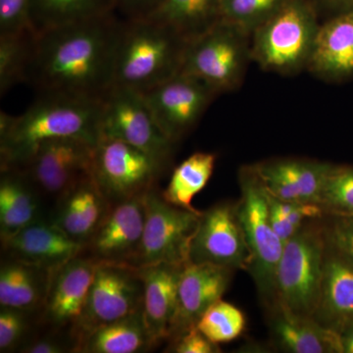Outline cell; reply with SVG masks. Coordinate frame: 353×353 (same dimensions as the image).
<instances>
[{"instance_id":"6da1fadb","label":"cell","mask_w":353,"mask_h":353,"mask_svg":"<svg viewBox=\"0 0 353 353\" xmlns=\"http://www.w3.org/2000/svg\"><path fill=\"white\" fill-rule=\"evenodd\" d=\"M122 22L112 13L34 34L25 83L38 94L103 99L113 85Z\"/></svg>"},{"instance_id":"7a4b0ae2","label":"cell","mask_w":353,"mask_h":353,"mask_svg":"<svg viewBox=\"0 0 353 353\" xmlns=\"http://www.w3.org/2000/svg\"><path fill=\"white\" fill-rule=\"evenodd\" d=\"M102 99L63 94H38L19 116L0 113V167L17 169L50 139L101 138Z\"/></svg>"},{"instance_id":"3957f363","label":"cell","mask_w":353,"mask_h":353,"mask_svg":"<svg viewBox=\"0 0 353 353\" xmlns=\"http://www.w3.org/2000/svg\"><path fill=\"white\" fill-rule=\"evenodd\" d=\"M189 41L148 19H124L114 62L112 87L143 92L180 73Z\"/></svg>"},{"instance_id":"277c9868","label":"cell","mask_w":353,"mask_h":353,"mask_svg":"<svg viewBox=\"0 0 353 353\" xmlns=\"http://www.w3.org/2000/svg\"><path fill=\"white\" fill-rule=\"evenodd\" d=\"M236 209L250 254L248 273L268 307L276 301V275L285 243L272 226L268 192L252 166L241 168Z\"/></svg>"},{"instance_id":"5b68a950","label":"cell","mask_w":353,"mask_h":353,"mask_svg":"<svg viewBox=\"0 0 353 353\" xmlns=\"http://www.w3.org/2000/svg\"><path fill=\"white\" fill-rule=\"evenodd\" d=\"M319 220L309 221L285 243L276 275L275 303L309 317L319 303L327 248Z\"/></svg>"},{"instance_id":"8992f818","label":"cell","mask_w":353,"mask_h":353,"mask_svg":"<svg viewBox=\"0 0 353 353\" xmlns=\"http://www.w3.org/2000/svg\"><path fill=\"white\" fill-rule=\"evenodd\" d=\"M320 26L305 0H290L254 31L252 57L269 71L290 72L308 63Z\"/></svg>"},{"instance_id":"52a82bcc","label":"cell","mask_w":353,"mask_h":353,"mask_svg":"<svg viewBox=\"0 0 353 353\" xmlns=\"http://www.w3.org/2000/svg\"><path fill=\"white\" fill-rule=\"evenodd\" d=\"M145 203V229L132 265L188 263L201 211L194 212L169 203L157 187L146 192Z\"/></svg>"},{"instance_id":"ba28073f","label":"cell","mask_w":353,"mask_h":353,"mask_svg":"<svg viewBox=\"0 0 353 353\" xmlns=\"http://www.w3.org/2000/svg\"><path fill=\"white\" fill-rule=\"evenodd\" d=\"M143 281L139 267L97 262L82 317L73 332L76 343L102 325L143 310Z\"/></svg>"},{"instance_id":"9c48e42d","label":"cell","mask_w":353,"mask_h":353,"mask_svg":"<svg viewBox=\"0 0 353 353\" xmlns=\"http://www.w3.org/2000/svg\"><path fill=\"white\" fill-rule=\"evenodd\" d=\"M166 167L125 141L101 136L95 145L92 176L111 204L143 196Z\"/></svg>"},{"instance_id":"30bf717a","label":"cell","mask_w":353,"mask_h":353,"mask_svg":"<svg viewBox=\"0 0 353 353\" xmlns=\"http://www.w3.org/2000/svg\"><path fill=\"white\" fill-rule=\"evenodd\" d=\"M101 136L125 141L166 168L175 145L160 130L143 95L121 87L111 88L102 99Z\"/></svg>"},{"instance_id":"8fae6325","label":"cell","mask_w":353,"mask_h":353,"mask_svg":"<svg viewBox=\"0 0 353 353\" xmlns=\"http://www.w3.org/2000/svg\"><path fill=\"white\" fill-rule=\"evenodd\" d=\"M97 143L88 139H50L36 148L17 170L22 171L44 199L57 201L92 175Z\"/></svg>"},{"instance_id":"7c38bea8","label":"cell","mask_w":353,"mask_h":353,"mask_svg":"<svg viewBox=\"0 0 353 353\" xmlns=\"http://www.w3.org/2000/svg\"><path fill=\"white\" fill-rule=\"evenodd\" d=\"M241 32L219 21L201 36L190 39L180 73L196 77L216 92L239 82L243 64Z\"/></svg>"},{"instance_id":"4fadbf2b","label":"cell","mask_w":353,"mask_h":353,"mask_svg":"<svg viewBox=\"0 0 353 353\" xmlns=\"http://www.w3.org/2000/svg\"><path fill=\"white\" fill-rule=\"evenodd\" d=\"M215 94L203 81L179 73L141 94L160 130L176 143L201 119Z\"/></svg>"},{"instance_id":"5bb4252c","label":"cell","mask_w":353,"mask_h":353,"mask_svg":"<svg viewBox=\"0 0 353 353\" xmlns=\"http://www.w3.org/2000/svg\"><path fill=\"white\" fill-rule=\"evenodd\" d=\"M189 262L248 271L250 254L236 204L218 203L201 212Z\"/></svg>"},{"instance_id":"9a60e30c","label":"cell","mask_w":353,"mask_h":353,"mask_svg":"<svg viewBox=\"0 0 353 353\" xmlns=\"http://www.w3.org/2000/svg\"><path fill=\"white\" fill-rule=\"evenodd\" d=\"M145 194L113 204L82 255L95 262L134 264L145 229Z\"/></svg>"},{"instance_id":"2e32d148","label":"cell","mask_w":353,"mask_h":353,"mask_svg":"<svg viewBox=\"0 0 353 353\" xmlns=\"http://www.w3.org/2000/svg\"><path fill=\"white\" fill-rule=\"evenodd\" d=\"M95 266L97 262L81 254L52 272L41 309V319L51 330L73 336L82 317Z\"/></svg>"},{"instance_id":"e0dca14e","label":"cell","mask_w":353,"mask_h":353,"mask_svg":"<svg viewBox=\"0 0 353 353\" xmlns=\"http://www.w3.org/2000/svg\"><path fill=\"white\" fill-rule=\"evenodd\" d=\"M1 243L6 256L50 271L82 254L85 248L55 226L50 218L32 223Z\"/></svg>"},{"instance_id":"ac0fdd59","label":"cell","mask_w":353,"mask_h":353,"mask_svg":"<svg viewBox=\"0 0 353 353\" xmlns=\"http://www.w3.org/2000/svg\"><path fill=\"white\" fill-rule=\"evenodd\" d=\"M233 270L211 264L188 262L179 283V305L170 339L196 326L211 305L222 299L231 283ZM169 339V340H170Z\"/></svg>"},{"instance_id":"d6986e66","label":"cell","mask_w":353,"mask_h":353,"mask_svg":"<svg viewBox=\"0 0 353 353\" xmlns=\"http://www.w3.org/2000/svg\"><path fill=\"white\" fill-rule=\"evenodd\" d=\"M185 264L139 267L143 281V319L153 347L170 339L178 313L179 283Z\"/></svg>"},{"instance_id":"ffe728a7","label":"cell","mask_w":353,"mask_h":353,"mask_svg":"<svg viewBox=\"0 0 353 353\" xmlns=\"http://www.w3.org/2000/svg\"><path fill=\"white\" fill-rule=\"evenodd\" d=\"M332 164L304 159H279L253 167L265 189L280 201L317 204Z\"/></svg>"},{"instance_id":"44dd1931","label":"cell","mask_w":353,"mask_h":353,"mask_svg":"<svg viewBox=\"0 0 353 353\" xmlns=\"http://www.w3.org/2000/svg\"><path fill=\"white\" fill-rule=\"evenodd\" d=\"M112 208L92 174L77 183L54 201L50 220L72 240H90Z\"/></svg>"},{"instance_id":"7402d4cb","label":"cell","mask_w":353,"mask_h":353,"mask_svg":"<svg viewBox=\"0 0 353 353\" xmlns=\"http://www.w3.org/2000/svg\"><path fill=\"white\" fill-rule=\"evenodd\" d=\"M313 318L333 331L353 320V259L328 240L321 292Z\"/></svg>"},{"instance_id":"603a6c76","label":"cell","mask_w":353,"mask_h":353,"mask_svg":"<svg viewBox=\"0 0 353 353\" xmlns=\"http://www.w3.org/2000/svg\"><path fill=\"white\" fill-rule=\"evenodd\" d=\"M46 199L22 171L1 170L0 179V238H10L37 221L50 218Z\"/></svg>"},{"instance_id":"cb8c5ba5","label":"cell","mask_w":353,"mask_h":353,"mask_svg":"<svg viewBox=\"0 0 353 353\" xmlns=\"http://www.w3.org/2000/svg\"><path fill=\"white\" fill-rule=\"evenodd\" d=\"M308 64L331 80L353 76V10L339 13L320 26Z\"/></svg>"},{"instance_id":"d4e9b609","label":"cell","mask_w":353,"mask_h":353,"mask_svg":"<svg viewBox=\"0 0 353 353\" xmlns=\"http://www.w3.org/2000/svg\"><path fill=\"white\" fill-rule=\"evenodd\" d=\"M270 327L276 345L289 353H339L336 334L309 316L296 314L275 303Z\"/></svg>"},{"instance_id":"484cf974","label":"cell","mask_w":353,"mask_h":353,"mask_svg":"<svg viewBox=\"0 0 353 353\" xmlns=\"http://www.w3.org/2000/svg\"><path fill=\"white\" fill-rule=\"evenodd\" d=\"M52 272L6 256L0 268V306L41 311Z\"/></svg>"},{"instance_id":"4316f807","label":"cell","mask_w":353,"mask_h":353,"mask_svg":"<svg viewBox=\"0 0 353 353\" xmlns=\"http://www.w3.org/2000/svg\"><path fill=\"white\" fill-rule=\"evenodd\" d=\"M152 347L143 310H139L85 334L78 341L75 352L137 353Z\"/></svg>"},{"instance_id":"83f0119b","label":"cell","mask_w":353,"mask_h":353,"mask_svg":"<svg viewBox=\"0 0 353 353\" xmlns=\"http://www.w3.org/2000/svg\"><path fill=\"white\" fill-rule=\"evenodd\" d=\"M220 7L221 0H161L145 18L190 41L219 22Z\"/></svg>"},{"instance_id":"f1b7e54d","label":"cell","mask_w":353,"mask_h":353,"mask_svg":"<svg viewBox=\"0 0 353 353\" xmlns=\"http://www.w3.org/2000/svg\"><path fill=\"white\" fill-rule=\"evenodd\" d=\"M117 13L113 0H31L30 27L34 34Z\"/></svg>"},{"instance_id":"f546056e","label":"cell","mask_w":353,"mask_h":353,"mask_svg":"<svg viewBox=\"0 0 353 353\" xmlns=\"http://www.w3.org/2000/svg\"><path fill=\"white\" fill-rule=\"evenodd\" d=\"M216 158L215 153L196 152L183 160L174 169L168 185L161 192L165 201L178 208L199 212L192 206V201L210 180Z\"/></svg>"},{"instance_id":"4dcf8cb0","label":"cell","mask_w":353,"mask_h":353,"mask_svg":"<svg viewBox=\"0 0 353 353\" xmlns=\"http://www.w3.org/2000/svg\"><path fill=\"white\" fill-rule=\"evenodd\" d=\"M31 29L0 34V94L3 97L17 83H25L34 46Z\"/></svg>"},{"instance_id":"1f68e13d","label":"cell","mask_w":353,"mask_h":353,"mask_svg":"<svg viewBox=\"0 0 353 353\" xmlns=\"http://www.w3.org/2000/svg\"><path fill=\"white\" fill-rule=\"evenodd\" d=\"M290 0H221L220 21L239 31L254 32Z\"/></svg>"},{"instance_id":"d6a6232c","label":"cell","mask_w":353,"mask_h":353,"mask_svg":"<svg viewBox=\"0 0 353 353\" xmlns=\"http://www.w3.org/2000/svg\"><path fill=\"white\" fill-rule=\"evenodd\" d=\"M196 328L213 343L236 340L245 328V317L240 308L220 299L202 314Z\"/></svg>"},{"instance_id":"836d02e7","label":"cell","mask_w":353,"mask_h":353,"mask_svg":"<svg viewBox=\"0 0 353 353\" xmlns=\"http://www.w3.org/2000/svg\"><path fill=\"white\" fill-rule=\"evenodd\" d=\"M318 205L326 216L353 217V166L332 164Z\"/></svg>"},{"instance_id":"e575fe53","label":"cell","mask_w":353,"mask_h":353,"mask_svg":"<svg viewBox=\"0 0 353 353\" xmlns=\"http://www.w3.org/2000/svg\"><path fill=\"white\" fill-rule=\"evenodd\" d=\"M268 203L272 226L285 243L309 221L326 216L317 204L280 201L269 194Z\"/></svg>"},{"instance_id":"d590c367","label":"cell","mask_w":353,"mask_h":353,"mask_svg":"<svg viewBox=\"0 0 353 353\" xmlns=\"http://www.w3.org/2000/svg\"><path fill=\"white\" fill-rule=\"evenodd\" d=\"M34 312L20 309L2 307L0 310V352L19 350L28 340L31 324L30 318Z\"/></svg>"},{"instance_id":"8d00e7d4","label":"cell","mask_w":353,"mask_h":353,"mask_svg":"<svg viewBox=\"0 0 353 353\" xmlns=\"http://www.w3.org/2000/svg\"><path fill=\"white\" fill-rule=\"evenodd\" d=\"M30 3L31 0H0V34L31 29Z\"/></svg>"},{"instance_id":"74e56055","label":"cell","mask_w":353,"mask_h":353,"mask_svg":"<svg viewBox=\"0 0 353 353\" xmlns=\"http://www.w3.org/2000/svg\"><path fill=\"white\" fill-rule=\"evenodd\" d=\"M77 343L70 333L54 331V334L28 339L18 352L23 353L75 352Z\"/></svg>"},{"instance_id":"f35d334b","label":"cell","mask_w":353,"mask_h":353,"mask_svg":"<svg viewBox=\"0 0 353 353\" xmlns=\"http://www.w3.org/2000/svg\"><path fill=\"white\" fill-rule=\"evenodd\" d=\"M166 352L175 353H219V345L209 340L196 327L172 341V345Z\"/></svg>"},{"instance_id":"ab89813d","label":"cell","mask_w":353,"mask_h":353,"mask_svg":"<svg viewBox=\"0 0 353 353\" xmlns=\"http://www.w3.org/2000/svg\"><path fill=\"white\" fill-rule=\"evenodd\" d=\"M327 217L330 218V221L324 224L327 240L353 259V217Z\"/></svg>"},{"instance_id":"60d3db41","label":"cell","mask_w":353,"mask_h":353,"mask_svg":"<svg viewBox=\"0 0 353 353\" xmlns=\"http://www.w3.org/2000/svg\"><path fill=\"white\" fill-rule=\"evenodd\" d=\"M116 12L124 19L145 18L157 8L161 0H113Z\"/></svg>"},{"instance_id":"b9f144b4","label":"cell","mask_w":353,"mask_h":353,"mask_svg":"<svg viewBox=\"0 0 353 353\" xmlns=\"http://www.w3.org/2000/svg\"><path fill=\"white\" fill-rule=\"evenodd\" d=\"M334 332L336 334L339 353H353V320Z\"/></svg>"},{"instance_id":"7bdbcfd3","label":"cell","mask_w":353,"mask_h":353,"mask_svg":"<svg viewBox=\"0 0 353 353\" xmlns=\"http://www.w3.org/2000/svg\"><path fill=\"white\" fill-rule=\"evenodd\" d=\"M326 1L334 8L340 10L339 13L353 10V0H326Z\"/></svg>"}]
</instances>
